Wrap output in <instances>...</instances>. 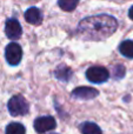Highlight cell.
<instances>
[{"label":"cell","instance_id":"6da1fadb","mask_svg":"<svg viewBox=\"0 0 133 134\" xmlns=\"http://www.w3.org/2000/svg\"><path fill=\"white\" fill-rule=\"evenodd\" d=\"M118 23L115 18L108 14L88 16L82 19L77 28V34L85 40H103L117 31Z\"/></svg>","mask_w":133,"mask_h":134},{"label":"cell","instance_id":"7a4b0ae2","mask_svg":"<svg viewBox=\"0 0 133 134\" xmlns=\"http://www.w3.org/2000/svg\"><path fill=\"white\" fill-rule=\"evenodd\" d=\"M7 108H8L9 114L13 116L26 115L30 111V105L23 95H14L9 99Z\"/></svg>","mask_w":133,"mask_h":134},{"label":"cell","instance_id":"3957f363","mask_svg":"<svg viewBox=\"0 0 133 134\" xmlns=\"http://www.w3.org/2000/svg\"><path fill=\"white\" fill-rule=\"evenodd\" d=\"M86 78L88 81L94 83H103L108 80L110 73L105 67L101 66H93L90 67L86 71Z\"/></svg>","mask_w":133,"mask_h":134},{"label":"cell","instance_id":"277c9868","mask_svg":"<svg viewBox=\"0 0 133 134\" xmlns=\"http://www.w3.org/2000/svg\"><path fill=\"white\" fill-rule=\"evenodd\" d=\"M5 58L11 66L18 65L23 58V49H21L20 45L16 42H11L7 45L6 49H5Z\"/></svg>","mask_w":133,"mask_h":134},{"label":"cell","instance_id":"5b68a950","mask_svg":"<svg viewBox=\"0 0 133 134\" xmlns=\"http://www.w3.org/2000/svg\"><path fill=\"white\" fill-rule=\"evenodd\" d=\"M33 127H34L37 133L44 134V133H47L48 131L54 130L57 127V122H56V119L51 115L40 116V118H37L34 120Z\"/></svg>","mask_w":133,"mask_h":134},{"label":"cell","instance_id":"8992f818","mask_svg":"<svg viewBox=\"0 0 133 134\" xmlns=\"http://www.w3.org/2000/svg\"><path fill=\"white\" fill-rule=\"evenodd\" d=\"M5 33H6L8 39L16 40L21 37L23 28H21V25L19 24L18 20H15V19H8L6 21V25H5Z\"/></svg>","mask_w":133,"mask_h":134},{"label":"cell","instance_id":"52a82bcc","mask_svg":"<svg viewBox=\"0 0 133 134\" xmlns=\"http://www.w3.org/2000/svg\"><path fill=\"white\" fill-rule=\"evenodd\" d=\"M98 94H99L98 91L92 87H78L72 92L73 97L79 98V99H85V100L93 99V98L98 97Z\"/></svg>","mask_w":133,"mask_h":134},{"label":"cell","instance_id":"ba28073f","mask_svg":"<svg viewBox=\"0 0 133 134\" xmlns=\"http://www.w3.org/2000/svg\"><path fill=\"white\" fill-rule=\"evenodd\" d=\"M25 20L31 25H40L42 21V14L39 8L31 7L25 12Z\"/></svg>","mask_w":133,"mask_h":134},{"label":"cell","instance_id":"9c48e42d","mask_svg":"<svg viewBox=\"0 0 133 134\" xmlns=\"http://www.w3.org/2000/svg\"><path fill=\"white\" fill-rule=\"evenodd\" d=\"M80 131L82 134H103L100 127L94 122H82L80 125Z\"/></svg>","mask_w":133,"mask_h":134},{"label":"cell","instance_id":"30bf717a","mask_svg":"<svg viewBox=\"0 0 133 134\" xmlns=\"http://www.w3.org/2000/svg\"><path fill=\"white\" fill-rule=\"evenodd\" d=\"M56 78L60 81H68L72 78V69L67 66H61L56 71Z\"/></svg>","mask_w":133,"mask_h":134},{"label":"cell","instance_id":"8fae6325","mask_svg":"<svg viewBox=\"0 0 133 134\" xmlns=\"http://www.w3.org/2000/svg\"><path fill=\"white\" fill-rule=\"evenodd\" d=\"M120 53L126 58H133V41L132 40H125L120 44L119 47Z\"/></svg>","mask_w":133,"mask_h":134},{"label":"cell","instance_id":"7c38bea8","mask_svg":"<svg viewBox=\"0 0 133 134\" xmlns=\"http://www.w3.org/2000/svg\"><path fill=\"white\" fill-rule=\"evenodd\" d=\"M5 132L6 134H26V130L20 122H11L7 125Z\"/></svg>","mask_w":133,"mask_h":134},{"label":"cell","instance_id":"4fadbf2b","mask_svg":"<svg viewBox=\"0 0 133 134\" xmlns=\"http://www.w3.org/2000/svg\"><path fill=\"white\" fill-rule=\"evenodd\" d=\"M78 2H79V0H59L58 4L63 11L71 12L75 9V7L78 6Z\"/></svg>","mask_w":133,"mask_h":134},{"label":"cell","instance_id":"5bb4252c","mask_svg":"<svg viewBox=\"0 0 133 134\" xmlns=\"http://www.w3.org/2000/svg\"><path fill=\"white\" fill-rule=\"evenodd\" d=\"M125 67L123 65H117L113 67V76L115 79H121L123 76L125 75Z\"/></svg>","mask_w":133,"mask_h":134},{"label":"cell","instance_id":"9a60e30c","mask_svg":"<svg viewBox=\"0 0 133 134\" xmlns=\"http://www.w3.org/2000/svg\"><path fill=\"white\" fill-rule=\"evenodd\" d=\"M129 16L133 20V6L130 8V11H129Z\"/></svg>","mask_w":133,"mask_h":134},{"label":"cell","instance_id":"2e32d148","mask_svg":"<svg viewBox=\"0 0 133 134\" xmlns=\"http://www.w3.org/2000/svg\"><path fill=\"white\" fill-rule=\"evenodd\" d=\"M49 134H58V133H49Z\"/></svg>","mask_w":133,"mask_h":134}]
</instances>
